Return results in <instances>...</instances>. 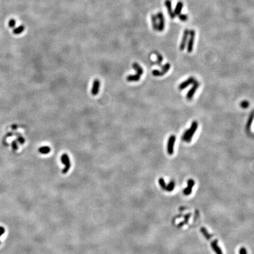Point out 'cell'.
Returning <instances> with one entry per match:
<instances>
[{"instance_id":"cell-1","label":"cell","mask_w":254,"mask_h":254,"mask_svg":"<svg viewBox=\"0 0 254 254\" xmlns=\"http://www.w3.org/2000/svg\"><path fill=\"white\" fill-rule=\"evenodd\" d=\"M198 122L195 121L192 122L190 128L186 130L185 131V132L183 133V134L182 135V140L184 141H186L187 142L189 143L190 141H191L192 138H193L197 128H198Z\"/></svg>"},{"instance_id":"cell-2","label":"cell","mask_w":254,"mask_h":254,"mask_svg":"<svg viewBox=\"0 0 254 254\" xmlns=\"http://www.w3.org/2000/svg\"><path fill=\"white\" fill-rule=\"evenodd\" d=\"M61 161L65 165V168L62 169V172L63 174H67L71 166L68 154H63L61 157Z\"/></svg>"},{"instance_id":"cell-3","label":"cell","mask_w":254,"mask_h":254,"mask_svg":"<svg viewBox=\"0 0 254 254\" xmlns=\"http://www.w3.org/2000/svg\"><path fill=\"white\" fill-rule=\"evenodd\" d=\"M189 38L188 40V45H187V51L188 53H190L193 51L194 49V41H195V31L194 30H190L189 31Z\"/></svg>"},{"instance_id":"cell-4","label":"cell","mask_w":254,"mask_h":254,"mask_svg":"<svg viewBox=\"0 0 254 254\" xmlns=\"http://www.w3.org/2000/svg\"><path fill=\"white\" fill-rule=\"evenodd\" d=\"M176 137L174 135L170 136L168 140L167 143V152L169 155H171L174 154V145L175 143Z\"/></svg>"},{"instance_id":"cell-5","label":"cell","mask_w":254,"mask_h":254,"mask_svg":"<svg viewBox=\"0 0 254 254\" xmlns=\"http://www.w3.org/2000/svg\"><path fill=\"white\" fill-rule=\"evenodd\" d=\"M157 19L158 20V30L159 31H163L165 28V18L162 12H159L157 14Z\"/></svg>"},{"instance_id":"cell-6","label":"cell","mask_w":254,"mask_h":254,"mask_svg":"<svg viewBox=\"0 0 254 254\" xmlns=\"http://www.w3.org/2000/svg\"><path fill=\"white\" fill-rule=\"evenodd\" d=\"M193 84V85H192V88H190L189 91L187 92V98L188 99V100H190V99L193 98L195 93L196 92L197 89H198L199 86V82L196 80L193 84Z\"/></svg>"},{"instance_id":"cell-7","label":"cell","mask_w":254,"mask_h":254,"mask_svg":"<svg viewBox=\"0 0 254 254\" xmlns=\"http://www.w3.org/2000/svg\"><path fill=\"white\" fill-rule=\"evenodd\" d=\"M189 31L188 29H185L183 33L182 38L181 40V44L180 45V49L181 51H183L185 48L186 45L187 44V41L188 40V36H189Z\"/></svg>"},{"instance_id":"cell-8","label":"cell","mask_w":254,"mask_h":254,"mask_svg":"<svg viewBox=\"0 0 254 254\" xmlns=\"http://www.w3.org/2000/svg\"><path fill=\"white\" fill-rule=\"evenodd\" d=\"M195 185V181L193 180H188L187 181V187L185 188V189L183 190V194L185 195H189L191 194L192 188L194 187V186Z\"/></svg>"},{"instance_id":"cell-9","label":"cell","mask_w":254,"mask_h":254,"mask_svg":"<svg viewBox=\"0 0 254 254\" xmlns=\"http://www.w3.org/2000/svg\"><path fill=\"white\" fill-rule=\"evenodd\" d=\"M100 88V81L98 79H95L93 82L91 93L93 95H97L98 94Z\"/></svg>"},{"instance_id":"cell-10","label":"cell","mask_w":254,"mask_h":254,"mask_svg":"<svg viewBox=\"0 0 254 254\" xmlns=\"http://www.w3.org/2000/svg\"><path fill=\"white\" fill-rule=\"evenodd\" d=\"M195 81V79L194 77H189V78H188L187 80H185V81H183L181 84H180V85H179V89L180 90H183V89L187 88L188 86L190 85V84H192Z\"/></svg>"},{"instance_id":"cell-11","label":"cell","mask_w":254,"mask_h":254,"mask_svg":"<svg viewBox=\"0 0 254 254\" xmlns=\"http://www.w3.org/2000/svg\"><path fill=\"white\" fill-rule=\"evenodd\" d=\"M165 5L166 6L168 13V15L169 17H171V19H174L175 18L176 15H175L174 11L172 10L171 1H170V0H166L165 2Z\"/></svg>"},{"instance_id":"cell-12","label":"cell","mask_w":254,"mask_h":254,"mask_svg":"<svg viewBox=\"0 0 254 254\" xmlns=\"http://www.w3.org/2000/svg\"><path fill=\"white\" fill-rule=\"evenodd\" d=\"M211 247L216 254H223V252L218 245V240L215 239L211 242Z\"/></svg>"},{"instance_id":"cell-13","label":"cell","mask_w":254,"mask_h":254,"mask_svg":"<svg viewBox=\"0 0 254 254\" xmlns=\"http://www.w3.org/2000/svg\"><path fill=\"white\" fill-rule=\"evenodd\" d=\"M141 78V75L136 74L134 75H129L126 77V80L128 82H137L139 81Z\"/></svg>"},{"instance_id":"cell-14","label":"cell","mask_w":254,"mask_h":254,"mask_svg":"<svg viewBox=\"0 0 254 254\" xmlns=\"http://www.w3.org/2000/svg\"><path fill=\"white\" fill-rule=\"evenodd\" d=\"M183 6V4L182 2L179 1L177 3V4H176L175 8V10L174 11L175 15H179L180 14H181V11H182Z\"/></svg>"},{"instance_id":"cell-15","label":"cell","mask_w":254,"mask_h":254,"mask_svg":"<svg viewBox=\"0 0 254 254\" xmlns=\"http://www.w3.org/2000/svg\"><path fill=\"white\" fill-rule=\"evenodd\" d=\"M132 68L135 70V71L137 72V74L141 76L143 74V73H144V70H143V68L137 62L133 63Z\"/></svg>"},{"instance_id":"cell-16","label":"cell","mask_w":254,"mask_h":254,"mask_svg":"<svg viewBox=\"0 0 254 254\" xmlns=\"http://www.w3.org/2000/svg\"><path fill=\"white\" fill-rule=\"evenodd\" d=\"M151 21H152V24H153V27L154 30L155 31L158 30V19H157V17H156L155 15L154 14L151 15Z\"/></svg>"},{"instance_id":"cell-17","label":"cell","mask_w":254,"mask_h":254,"mask_svg":"<svg viewBox=\"0 0 254 254\" xmlns=\"http://www.w3.org/2000/svg\"><path fill=\"white\" fill-rule=\"evenodd\" d=\"M171 68V64L169 63H165V65H163L161 67V75L163 76L165 74H167L168 71Z\"/></svg>"},{"instance_id":"cell-18","label":"cell","mask_w":254,"mask_h":254,"mask_svg":"<svg viewBox=\"0 0 254 254\" xmlns=\"http://www.w3.org/2000/svg\"><path fill=\"white\" fill-rule=\"evenodd\" d=\"M253 119V113L252 112L251 113L250 117H249V119L248 120V122H247V123H246V129L247 132L251 133L250 128H251V124H252V122Z\"/></svg>"},{"instance_id":"cell-19","label":"cell","mask_w":254,"mask_h":254,"mask_svg":"<svg viewBox=\"0 0 254 254\" xmlns=\"http://www.w3.org/2000/svg\"><path fill=\"white\" fill-rule=\"evenodd\" d=\"M201 232L202 233L203 235L205 237V238L206 239L210 240L212 238V235H211L210 233L208 232V231L206 230V229L205 227H202L201 228Z\"/></svg>"},{"instance_id":"cell-20","label":"cell","mask_w":254,"mask_h":254,"mask_svg":"<svg viewBox=\"0 0 254 254\" xmlns=\"http://www.w3.org/2000/svg\"><path fill=\"white\" fill-rule=\"evenodd\" d=\"M38 151L42 154H47L50 153L51 148L50 147H49L48 146L41 147H40L39 149H38Z\"/></svg>"},{"instance_id":"cell-21","label":"cell","mask_w":254,"mask_h":254,"mask_svg":"<svg viewBox=\"0 0 254 254\" xmlns=\"http://www.w3.org/2000/svg\"><path fill=\"white\" fill-rule=\"evenodd\" d=\"M24 29H25L24 26H21L18 27H17V28L14 29L13 33L15 35H18L20 34H21L22 32L24 31Z\"/></svg>"},{"instance_id":"cell-22","label":"cell","mask_w":254,"mask_h":254,"mask_svg":"<svg viewBox=\"0 0 254 254\" xmlns=\"http://www.w3.org/2000/svg\"><path fill=\"white\" fill-rule=\"evenodd\" d=\"M174 188H175V182H174V181H172L169 183L168 185H167L166 189L165 190H167V191H168V192H171L174 190Z\"/></svg>"},{"instance_id":"cell-23","label":"cell","mask_w":254,"mask_h":254,"mask_svg":"<svg viewBox=\"0 0 254 254\" xmlns=\"http://www.w3.org/2000/svg\"><path fill=\"white\" fill-rule=\"evenodd\" d=\"M156 57H157V60H156V64L158 65H161V63H162V62L163 61L162 56L160 54L157 53H156Z\"/></svg>"},{"instance_id":"cell-24","label":"cell","mask_w":254,"mask_h":254,"mask_svg":"<svg viewBox=\"0 0 254 254\" xmlns=\"http://www.w3.org/2000/svg\"><path fill=\"white\" fill-rule=\"evenodd\" d=\"M158 182H159V183H160V186H161V188H162L163 189H164V190L166 189L167 185H166V183H165V181L164 180V178H160V179H159Z\"/></svg>"},{"instance_id":"cell-25","label":"cell","mask_w":254,"mask_h":254,"mask_svg":"<svg viewBox=\"0 0 254 254\" xmlns=\"http://www.w3.org/2000/svg\"><path fill=\"white\" fill-rule=\"evenodd\" d=\"M178 16L180 20H181L182 21H186L188 20V16L186 14H180Z\"/></svg>"},{"instance_id":"cell-26","label":"cell","mask_w":254,"mask_h":254,"mask_svg":"<svg viewBox=\"0 0 254 254\" xmlns=\"http://www.w3.org/2000/svg\"><path fill=\"white\" fill-rule=\"evenodd\" d=\"M152 74L155 77H161V72L160 70L158 69H154L153 72H152Z\"/></svg>"},{"instance_id":"cell-27","label":"cell","mask_w":254,"mask_h":254,"mask_svg":"<svg viewBox=\"0 0 254 254\" xmlns=\"http://www.w3.org/2000/svg\"><path fill=\"white\" fill-rule=\"evenodd\" d=\"M15 24H16V21L14 19L10 20L8 22V26L10 27V28H14V27H15Z\"/></svg>"},{"instance_id":"cell-28","label":"cell","mask_w":254,"mask_h":254,"mask_svg":"<svg viewBox=\"0 0 254 254\" xmlns=\"http://www.w3.org/2000/svg\"><path fill=\"white\" fill-rule=\"evenodd\" d=\"M11 145H12V148L14 151H16L18 149V144L17 141H13L12 142V144H11Z\"/></svg>"},{"instance_id":"cell-29","label":"cell","mask_w":254,"mask_h":254,"mask_svg":"<svg viewBox=\"0 0 254 254\" xmlns=\"http://www.w3.org/2000/svg\"><path fill=\"white\" fill-rule=\"evenodd\" d=\"M249 104L248 103V101H244L241 103V107L244 108V109L248 108L249 106Z\"/></svg>"},{"instance_id":"cell-30","label":"cell","mask_w":254,"mask_h":254,"mask_svg":"<svg viewBox=\"0 0 254 254\" xmlns=\"http://www.w3.org/2000/svg\"><path fill=\"white\" fill-rule=\"evenodd\" d=\"M17 141L21 144H24L25 143V139L23 137H21V136H20V137H18L17 138Z\"/></svg>"},{"instance_id":"cell-31","label":"cell","mask_w":254,"mask_h":254,"mask_svg":"<svg viewBox=\"0 0 254 254\" xmlns=\"http://www.w3.org/2000/svg\"><path fill=\"white\" fill-rule=\"evenodd\" d=\"M239 254H247V251L245 247H242L239 249Z\"/></svg>"},{"instance_id":"cell-32","label":"cell","mask_w":254,"mask_h":254,"mask_svg":"<svg viewBox=\"0 0 254 254\" xmlns=\"http://www.w3.org/2000/svg\"><path fill=\"white\" fill-rule=\"evenodd\" d=\"M5 232V229L3 226H0V237Z\"/></svg>"},{"instance_id":"cell-33","label":"cell","mask_w":254,"mask_h":254,"mask_svg":"<svg viewBox=\"0 0 254 254\" xmlns=\"http://www.w3.org/2000/svg\"><path fill=\"white\" fill-rule=\"evenodd\" d=\"M0 244H1V241H0Z\"/></svg>"}]
</instances>
